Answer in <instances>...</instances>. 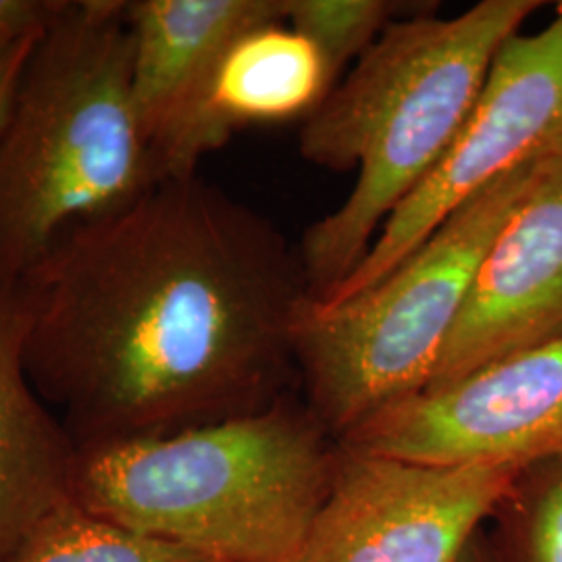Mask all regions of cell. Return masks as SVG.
I'll return each instance as SVG.
<instances>
[{
  "mask_svg": "<svg viewBox=\"0 0 562 562\" xmlns=\"http://www.w3.org/2000/svg\"><path fill=\"white\" fill-rule=\"evenodd\" d=\"M18 285L27 375L78 448L273 406L311 302L299 250L199 173L71 229Z\"/></svg>",
  "mask_w": 562,
  "mask_h": 562,
  "instance_id": "obj_1",
  "label": "cell"
},
{
  "mask_svg": "<svg viewBox=\"0 0 562 562\" xmlns=\"http://www.w3.org/2000/svg\"><path fill=\"white\" fill-rule=\"evenodd\" d=\"M540 7L482 0L454 18L396 20L306 117L302 159L329 171L357 169L350 194L302 238L311 302L361 265L392 213L443 161L492 60Z\"/></svg>",
  "mask_w": 562,
  "mask_h": 562,
  "instance_id": "obj_2",
  "label": "cell"
},
{
  "mask_svg": "<svg viewBox=\"0 0 562 562\" xmlns=\"http://www.w3.org/2000/svg\"><path fill=\"white\" fill-rule=\"evenodd\" d=\"M159 181L132 99L125 0H67L32 44L0 127V281L20 283L65 234Z\"/></svg>",
  "mask_w": 562,
  "mask_h": 562,
  "instance_id": "obj_3",
  "label": "cell"
},
{
  "mask_svg": "<svg viewBox=\"0 0 562 562\" xmlns=\"http://www.w3.org/2000/svg\"><path fill=\"white\" fill-rule=\"evenodd\" d=\"M285 401L159 438L78 448L76 503L215 562H290L329 492L338 442Z\"/></svg>",
  "mask_w": 562,
  "mask_h": 562,
  "instance_id": "obj_4",
  "label": "cell"
},
{
  "mask_svg": "<svg viewBox=\"0 0 562 562\" xmlns=\"http://www.w3.org/2000/svg\"><path fill=\"white\" fill-rule=\"evenodd\" d=\"M540 167L483 188L367 292L334 306L308 302L296 364L311 413L336 440L429 385L490 244Z\"/></svg>",
  "mask_w": 562,
  "mask_h": 562,
  "instance_id": "obj_5",
  "label": "cell"
},
{
  "mask_svg": "<svg viewBox=\"0 0 562 562\" xmlns=\"http://www.w3.org/2000/svg\"><path fill=\"white\" fill-rule=\"evenodd\" d=\"M562 157V2L533 34H515L492 60L459 138L436 171L402 202L361 265L313 302L334 306L367 292L483 188Z\"/></svg>",
  "mask_w": 562,
  "mask_h": 562,
  "instance_id": "obj_6",
  "label": "cell"
},
{
  "mask_svg": "<svg viewBox=\"0 0 562 562\" xmlns=\"http://www.w3.org/2000/svg\"><path fill=\"white\" fill-rule=\"evenodd\" d=\"M519 471L340 446L329 492L290 562H461Z\"/></svg>",
  "mask_w": 562,
  "mask_h": 562,
  "instance_id": "obj_7",
  "label": "cell"
},
{
  "mask_svg": "<svg viewBox=\"0 0 562 562\" xmlns=\"http://www.w3.org/2000/svg\"><path fill=\"white\" fill-rule=\"evenodd\" d=\"M344 448L425 464L525 469L562 457V338L423 390L357 425Z\"/></svg>",
  "mask_w": 562,
  "mask_h": 562,
  "instance_id": "obj_8",
  "label": "cell"
},
{
  "mask_svg": "<svg viewBox=\"0 0 562 562\" xmlns=\"http://www.w3.org/2000/svg\"><path fill=\"white\" fill-rule=\"evenodd\" d=\"M132 99L162 180L199 173L229 140L211 94L225 53L246 32L283 21V0H125Z\"/></svg>",
  "mask_w": 562,
  "mask_h": 562,
  "instance_id": "obj_9",
  "label": "cell"
},
{
  "mask_svg": "<svg viewBox=\"0 0 562 562\" xmlns=\"http://www.w3.org/2000/svg\"><path fill=\"white\" fill-rule=\"evenodd\" d=\"M562 338V157L543 162L490 244L425 390Z\"/></svg>",
  "mask_w": 562,
  "mask_h": 562,
  "instance_id": "obj_10",
  "label": "cell"
},
{
  "mask_svg": "<svg viewBox=\"0 0 562 562\" xmlns=\"http://www.w3.org/2000/svg\"><path fill=\"white\" fill-rule=\"evenodd\" d=\"M25 336L20 285L0 281V562L76 501L78 446L32 385Z\"/></svg>",
  "mask_w": 562,
  "mask_h": 562,
  "instance_id": "obj_11",
  "label": "cell"
},
{
  "mask_svg": "<svg viewBox=\"0 0 562 562\" xmlns=\"http://www.w3.org/2000/svg\"><path fill=\"white\" fill-rule=\"evenodd\" d=\"M334 86L315 44L276 21L246 32L225 53L211 109L220 130L232 138L244 125L308 117Z\"/></svg>",
  "mask_w": 562,
  "mask_h": 562,
  "instance_id": "obj_12",
  "label": "cell"
},
{
  "mask_svg": "<svg viewBox=\"0 0 562 562\" xmlns=\"http://www.w3.org/2000/svg\"><path fill=\"white\" fill-rule=\"evenodd\" d=\"M9 562H215L67 504L27 536Z\"/></svg>",
  "mask_w": 562,
  "mask_h": 562,
  "instance_id": "obj_13",
  "label": "cell"
},
{
  "mask_svg": "<svg viewBox=\"0 0 562 562\" xmlns=\"http://www.w3.org/2000/svg\"><path fill=\"white\" fill-rule=\"evenodd\" d=\"M494 517L501 562H562V457L521 469Z\"/></svg>",
  "mask_w": 562,
  "mask_h": 562,
  "instance_id": "obj_14",
  "label": "cell"
},
{
  "mask_svg": "<svg viewBox=\"0 0 562 562\" xmlns=\"http://www.w3.org/2000/svg\"><path fill=\"white\" fill-rule=\"evenodd\" d=\"M402 7L392 0H283V23L315 44L338 83L341 69L361 59Z\"/></svg>",
  "mask_w": 562,
  "mask_h": 562,
  "instance_id": "obj_15",
  "label": "cell"
},
{
  "mask_svg": "<svg viewBox=\"0 0 562 562\" xmlns=\"http://www.w3.org/2000/svg\"><path fill=\"white\" fill-rule=\"evenodd\" d=\"M67 0H0V53L41 34L57 20Z\"/></svg>",
  "mask_w": 562,
  "mask_h": 562,
  "instance_id": "obj_16",
  "label": "cell"
},
{
  "mask_svg": "<svg viewBox=\"0 0 562 562\" xmlns=\"http://www.w3.org/2000/svg\"><path fill=\"white\" fill-rule=\"evenodd\" d=\"M36 36H30V38L15 42L11 48L0 53V127H2L4 117H7L9 104H11L15 86H18V80H20L21 67H23V63L27 59L30 48H32L34 41H36Z\"/></svg>",
  "mask_w": 562,
  "mask_h": 562,
  "instance_id": "obj_17",
  "label": "cell"
},
{
  "mask_svg": "<svg viewBox=\"0 0 562 562\" xmlns=\"http://www.w3.org/2000/svg\"><path fill=\"white\" fill-rule=\"evenodd\" d=\"M461 562H501L496 548L483 540L482 531L471 540L464 550V557Z\"/></svg>",
  "mask_w": 562,
  "mask_h": 562,
  "instance_id": "obj_18",
  "label": "cell"
}]
</instances>
